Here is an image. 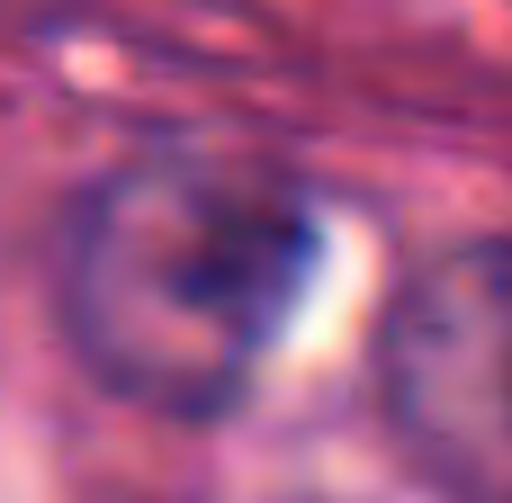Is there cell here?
<instances>
[{"label": "cell", "mask_w": 512, "mask_h": 503, "mask_svg": "<svg viewBox=\"0 0 512 503\" xmlns=\"http://www.w3.org/2000/svg\"><path fill=\"white\" fill-rule=\"evenodd\" d=\"M315 198L225 144L117 162L63 243V333L81 369L171 423H216L270 360L315 270Z\"/></svg>", "instance_id": "cell-1"}, {"label": "cell", "mask_w": 512, "mask_h": 503, "mask_svg": "<svg viewBox=\"0 0 512 503\" xmlns=\"http://www.w3.org/2000/svg\"><path fill=\"white\" fill-rule=\"evenodd\" d=\"M378 396L450 503H512V243H459L396 288Z\"/></svg>", "instance_id": "cell-2"}]
</instances>
